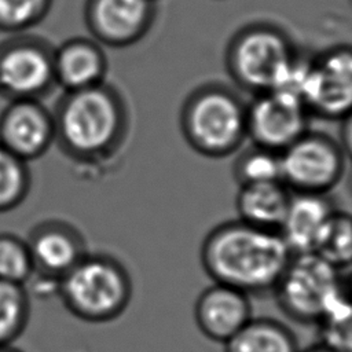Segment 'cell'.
Instances as JSON below:
<instances>
[{
  "mask_svg": "<svg viewBox=\"0 0 352 352\" xmlns=\"http://www.w3.org/2000/svg\"><path fill=\"white\" fill-rule=\"evenodd\" d=\"M345 160L337 140L307 131L280 153L282 182L292 192L327 194L342 179Z\"/></svg>",
  "mask_w": 352,
  "mask_h": 352,
  "instance_id": "52a82bcc",
  "label": "cell"
},
{
  "mask_svg": "<svg viewBox=\"0 0 352 352\" xmlns=\"http://www.w3.org/2000/svg\"><path fill=\"white\" fill-rule=\"evenodd\" d=\"M338 143L345 157L352 161V111L341 120V132Z\"/></svg>",
  "mask_w": 352,
  "mask_h": 352,
  "instance_id": "484cf974",
  "label": "cell"
},
{
  "mask_svg": "<svg viewBox=\"0 0 352 352\" xmlns=\"http://www.w3.org/2000/svg\"><path fill=\"white\" fill-rule=\"evenodd\" d=\"M348 187H349V190H351V192H352V170H351V173H349V180H348Z\"/></svg>",
  "mask_w": 352,
  "mask_h": 352,
  "instance_id": "f546056e",
  "label": "cell"
},
{
  "mask_svg": "<svg viewBox=\"0 0 352 352\" xmlns=\"http://www.w3.org/2000/svg\"><path fill=\"white\" fill-rule=\"evenodd\" d=\"M297 52L282 29L253 23L231 37L226 51L227 73L239 88L256 95L275 85Z\"/></svg>",
  "mask_w": 352,
  "mask_h": 352,
  "instance_id": "8992f818",
  "label": "cell"
},
{
  "mask_svg": "<svg viewBox=\"0 0 352 352\" xmlns=\"http://www.w3.org/2000/svg\"><path fill=\"white\" fill-rule=\"evenodd\" d=\"M272 296L293 322L316 324L346 292L341 271L315 253L292 254Z\"/></svg>",
  "mask_w": 352,
  "mask_h": 352,
  "instance_id": "5b68a950",
  "label": "cell"
},
{
  "mask_svg": "<svg viewBox=\"0 0 352 352\" xmlns=\"http://www.w3.org/2000/svg\"><path fill=\"white\" fill-rule=\"evenodd\" d=\"M33 274V261L26 241L12 234H0V279L25 285Z\"/></svg>",
  "mask_w": 352,
  "mask_h": 352,
  "instance_id": "cb8c5ba5",
  "label": "cell"
},
{
  "mask_svg": "<svg viewBox=\"0 0 352 352\" xmlns=\"http://www.w3.org/2000/svg\"><path fill=\"white\" fill-rule=\"evenodd\" d=\"M63 307L87 323H107L120 318L132 298L126 268L106 254H85L59 280Z\"/></svg>",
  "mask_w": 352,
  "mask_h": 352,
  "instance_id": "277c9868",
  "label": "cell"
},
{
  "mask_svg": "<svg viewBox=\"0 0 352 352\" xmlns=\"http://www.w3.org/2000/svg\"><path fill=\"white\" fill-rule=\"evenodd\" d=\"M224 352H298L294 333L280 320L252 318L223 344Z\"/></svg>",
  "mask_w": 352,
  "mask_h": 352,
  "instance_id": "ac0fdd59",
  "label": "cell"
},
{
  "mask_svg": "<svg viewBox=\"0 0 352 352\" xmlns=\"http://www.w3.org/2000/svg\"><path fill=\"white\" fill-rule=\"evenodd\" d=\"M232 175L238 186L265 182H282L280 154L252 144L241 151L232 166Z\"/></svg>",
  "mask_w": 352,
  "mask_h": 352,
  "instance_id": "44dd1931",
  "label": "cell"
},
{
  "mask_svg": "<svg viewBox=\"0 0 352 352\" xmlns=\"http://www.w3.org/2000/svg\"><path fill=\"white\" fill-rule=\"evenodd\" d=\"M54 138V117L37 99L11 100L0 116V144L25 162L44 154Z\"/></svg>",
  "mask_w": 352,
  "mask_h": 352,
  "instance_id": "7c38bea8",
  "label": "cell"
},
{
  "mask_svg": "<svg viewBox=\"0 0 352 352\" xmlns=\"http://www.w3.org/2000/svg\"><path fill=\"white\" fill-rule=\"evenodd\" d=\"M314 253L338 271L352 268V214L334 210L324 226Z\"/></svg>",
  "mask_w": 352,
  "mask_h": 352,
  "instance_id": "d6986e66",
  "label": "cell"
},
{
  "mask_svg": "<svg viewBox=\"0 0 352 352\" xmlns=\"http://www.w3.org/2000/svg\"><path fill=\"white\" fill-rule=\"evenodd\" d=\"M199 257L204 271L213 282L254 296L272 292L292 252L278 231L236 219L221 223L206 234Z\"/></svg>",
  "mask_w": 352,
  "mask_h": 352,
  "instance_id": "6da1fadb",
  "label": "cell"
},
{
  "mask_svg": "<svg viewBox=\"0 0 352 352\" xmlns=\"http://www.w3.org/2000/svg\"><path fill=\"white\" fill-rule=\"evenodd\" d=\"M302 100L311 116L341 121L352 111V45L340 44L309 58Z\"/></svg>",
  "mask_w": 352,
  "mask_h": 352,
  "instance_id": "ba28073f",
  "label": "cell"
},
{
  "mask_svg": "<svg viewBox=\"0 0 352 352\" xmlns=\"http://www.w3.org/2000/svg\"><path fill=\"white\" fill-rule=\"evenodd\" d=\"M315 326L319 342L336 352H352V297H341Z\"/></svg>",
  "mask_w": 352,
  "mask_h": 352,
  "instance_id": "7402d4cb",
  "label": "cell"
},
{
  "mask_svg": "<svg viewBox=\"0 0 352 352\" xmlns=\"http://www.w3.org/2000/svg\"><path fill=\"white\" fill-rule=\"evenodd\" d=\"M0 352H23V351L14 348L12 345H0Z\"/></svg>",
  "mask_w": 352,
  "mask_h": 352,
  "instance_id": "f1b7e54d",
  "label": "cell"
},
{
  "mask_svg": "<svg viewBox=\"0 0 352 352\" xmlns=\"http://www.w3.org/2000/svg\"><path fill=\"white\" fill-rule=\"evenodd\" d=\"M55 136L65 148L82 158L107 154L125 131L124 104L103 82L67 92L54 118Z\"/></svg>",
  "mask_w": 352,
  "mask_h": 352,
  "instance_id": "7a4b0ae2",
  "label": "cell"
},
{
  "mask_svg": "<svg viewBox=\"0 0 352 352\" xmlns=\"http://www.w3.org/2000/svg\"><path fill=\"white\" fill-rule=\"evenodd\" d=\"M154 19L153 0H87L85 21L100 43L126 47L139 41Z\"/></svg>",
  "mask_w": 352,
  "mask_h": 352,
  "instance_id": "8fae6325",
  "label": "cell"
},
{
  "mask_svg": "<svg viewBox=\"0 0 352 352\" xmlns=\"http://www.w3.org/2000/svg\"><path fill=\"white\" fill-rule=\"evenodd\" d=\"M29 190L26 162L0 144V212L19 205Z\"/></svg>",
  "mask_w": 352,
  "mask_h": 352,
  "instance_id": "603a6c76",
  "label": "cell"
},
{
  "mask_svg": "<svg viewBox=\"0 0 352 352\" xmlns=\"http://www.w3.org/2000/svg\"><path fill=\"white\" fill-rule=\"evenodd\" d=\"M298 352H336V351H333L331 348L326 346L322 342H316V344L309 345V346H307L304 349H298Z\"/></svg>",
  "mask_w": 352,
  "mask_h": 352,
  "instance_id": "4316f807",
  "label": "cell"
},
{
  "mask_svg": "<svg viewBox=\"0 0 352 352\" xmlns=\"http://www.w3.org/2000/svg\"><path fill=\"white\" fill-rule=\"evenodd\" d=\"M345 286H346L348 294L352 297V268L348 270V274L345 276Z\"/></svg>",
  "mask_w": 352,
  "mask_h": 352,
  "instance_id": "83f0119b",
  "label": "cell"
},
{
  "mask_svg": "<svg viewBox=\"0 0 352 352\" xmlns=\"http://www.w3.org/2000/svg\"><path fill=\"white\" fill-rule=\"evenodd\" d=\"M26 242L33 261V274L58 280L87 254L76 232L58 223L37 227Z\"/></svg>",
  "mask_w": 352,
  "mask_h": 352,
  "instance_id": "9a60e30c",
  "label": "cell"
},
{
  "mask_svg": "<svg viewBox=\"0 0 352 352\" xmlns=\"http://www.w3.org/2000/svg\"><path fill=\"white\" fill-rule=\"evenodd\" d=\"M55 82L54 52L34 40L0 47V94L11 100L37 99Z\"/></svg>",
  "mask_w": 352,
  "mask_h": 352,
  "instance_id": "30bf717a",
  "label": "cell"
},
{
  "mask_svg": "<svg viewBox=\"0 0 352 352\" xmlns=\"http://www.w3.org/2000/svg\"><path fill=\"white\" fill-rule=\"evenodd\" d=\"M334 210L327 194L292 192L286 214L278 230L292 254L314 253Z\"/></svg>",
  "mask_w": 352,
  "mask_h": 352,
  "instance_id": "5bb4252c",
  "label": "cell"
},
{
  "mask_svg": "<svg viewBox=\"0 0 352 352\" xmlns=\"http://www.w3.org/2000/svg\"><path fill=\"white\" fill-rule=\"evenodd\" d=\"M309 111L296 96L264 91L246 104V138L252 144L282 153L307 131Z\"/></svg>",
  "mask_w": 352,
  "mask_h": 352,
  "instance_id": "9c48e42d",
  "label": "cell"
},
{
  "mask_svg": "<svg viewBox=\"0 0 352 352\" xmlns=\"http://www.w3.org/2000/svg\"><path fill=\"white\" fill-rule=\"evenodd\" d=\"M30 318L29 294L23 285L0 279V345H12Z\"/></svg>",
  "mask_w": 352,
  "mask_h": 352,
  "instance_id": "ffe728a7",
  "label": "cell"
},
{
  "mask_svg": "<svg viewBox=\"0 0 352 352\" xmlns=\"http://www.w3.org/2000/svg\"><path fill=\"white\" fill-rule=\"evenodd\" d=\"M52 0H0V30L21 32L40 22Z\"/></svg>",
  "mask_w": 352,
  "mask_h": 352,
  "instance_id": "d4e9b609",
  "label": "cell"
},
{
  "mask_svg": "<svg viewBox=\"0 0 352 352\" xmlns=\"http://www.w3.org/2000/svg\"><path fill=\"white\" fill-rule=\"evenodd\" d=\"M290 198L292 191L280 180L242 184L235 197L238 220L264 230L278 231Z\"/></svg>",
  "mask_w": 352,
  "mask_h": 352,
  "instance_id": "e0dca14e",
  "label": "cell"
},
{
  "mask_svg": "<svg viewBox=\"0 0 352 352\" xmlns=\"http://www.w3.org/2000/svg\"><path fill=\"white\" fill-rule=\"evenodd\" d=\"M180 129L188 146L201 155H231L246 139V104L230 88L205 84L184 100Z\"/></svg>",
  "mask_w": 352,
  "mask_h": 352,
  "instance_id": "3957f363",
  "label": "cell"
},
{
  "mask_svg": "<svg viewBox=\"0 0 352 352\" xmlns=\"http://www.w3.org/2000/svg\"><path fill=\"white\" fill-rule=\"evenodd\" d=\"M252 318L250 296L216 282L205 287L194 304L195 324L213 342L224 344Z\"/></svg>",
  "mask_w": 352,
  "mask_h": 352,
  "instance_id": "4fadbf2b",
  "label": "cell"
},
{
  "mask_svg": "<svg viewBox=\"0 0 352 352\" xmlns=\"http://www.w3.org/2000/svg\"><path fill=\"white\" fill-rule=\"evenodd\" d=\"M106 58L96 43L74 38L54 52V77L67 92L103 82Z\"/></svg>",
  "mask_w": 352,
  "mask_h": 352,
  "instance_id": "2e32d148",
  "label": "cell"
}]
</instances>
